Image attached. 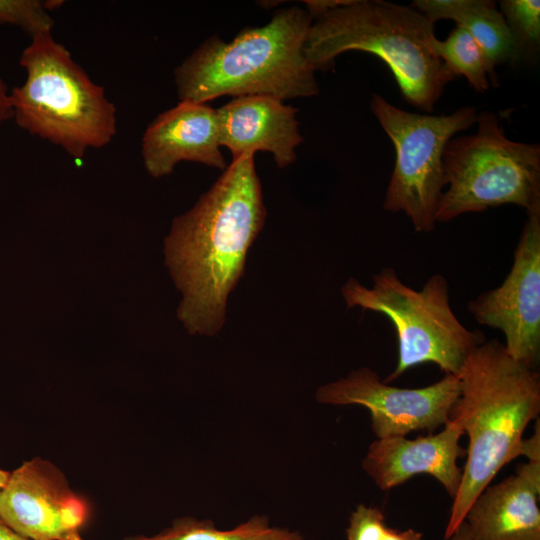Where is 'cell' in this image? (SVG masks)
Returning <instances> with one entry per match:
<instances>
[{
	"instance_id": "obj_20",
	"label": "cell",
	"mask_w": 540,
	"mask_h": 540,
	"mask_svg": "<svg viewBox=\"0 0 540 540\" xmlns=\"http://www.w3.org/2000/svg\"><path fill=\"white\" fill-rule=\"evenodd\" d=\"M0 23L19 26L31 38L51 33L54 21L38 0H0Z\"/></svg>"
},
{
	"instance_id": "obj_29",
	"label": "cell",
	"mask_w": 540,
	"mask_h": 540,
	"mask_svg": "<svg viewBox=\"0 0 540 540\" xmlns=\"http://www.w3.org/2000/svg\"><path fill=\"white\" fill-rule=\"evenodd\" d=\"M62 540H83L79 535V531H74L66 535Z\"/></svg>"
},
{
	"instance_id": "obj_21",
	"label": "cell",
	"mask_w": 540,
	"mask_h": 540,
	"mask_svg": "<svg viewBox=\"0 0 540 540\" xmlns=\"http://www.w3.org/2000/svg\"><path fill=\"white\" fill-rule=\"evenodd\" d=\"M387 527L380 509L359 504L349 517L347 540H382Z\"/></svg>"
},
{
	"instance_id": "obj_14",
	"label": "cell",
	"mask_w": 540,
	"mask_h": 540,
	"mask_svg": "<svg viewBox=\"0 0 540 540\" xmlns=\"http://www.w3.org/2000/svg\"><path fill=\"white\" fill-rule=\"evenodd\" d=\"M221 145L233 159L270 152L278 167L296 160V148L303 142L297 109L267 95L233 97L218 108Z\"/></svg>"
},
{
	"instance_id": "obj_6",
	"label": "cell",
	"mask_w": 540,
	"mask_h": 540,
	"mask_svg": "<svg viewBox=\"0 0 540 540\" xmlns=\"http://www.w3.org/2000/svg\"><path fill=\"white\" fill-rule=\"evenodd\" d=\"M341 295L348 308L383 314L393 324L398 360L387 383L423 363L458 376L470 354L486 340L481 331L468 329L455 315L449 283L442 274L431 275L415 290L393 267H384L372 276L371 287L350 277Z\"/></svg>"
},
{
	"instance_id": "obj_23",
	"label": "cell",
	"mask_w": 540,
	"mask_h": 540,
	"mask_svg": "<svg viewBox=\"0 0 540 540\" xmlns=\"http://www.w3.org/2000/svg\"><path fill=\"white\" fill-rule=\"evenodd\" d=\"M303 2L307 7L306 11L314 19L325 11L346 4L348 0H306Z\"/></svg>"
},
{
	"instance_id": "obj_17",
	"label": "cell",
	"mask_w": 540,
	"mask_h": 540,
	"mask_svg": "<svg viewBox=\"0 0 540 540\" xmlns=\"http://www.w3.org/2000/svg\"><path fill=\"white\" fill-rule=\"evenodd\" d=\"M125 540H304L298 531L271 526L266 516H253L233 529L219 530L211 520L185 517L152 536L135 535Z\"/></svg>"
},
{
	"instance_id": "obj_10",
	"label": "cell",
	"mask_w": 540,
	"mask_h": 540,
	"mask_svg": "<svg viewBox=\"0 0 540 540\" xmlns=\"http://www.w3.org/2000/svg\"><path fill=\"white\" fill-rule=\"evenodd\" d=\"M527 214L503 282L469 301L481 325L504 335L507 354L535 369L540 357V210Z\"/></svg>"
},
{
	"instance_id": "obj_24",
	"label": "cell",
	"mask_w": 540,
	"mask_h": 540,
	"mask_svg": "<svg viewBox=\"0 0 540 540\" xmlns=\"http://www.w3.org/2000/svg\"><path fill=\"white\" fill-rule=\"evenodd\" d=\"M382 540H424L423 534L415 529L397 530L387 527Z\"/></svg>"
},
{
	"instance_id": "obj_12",
	"label": "cell",
	"mask_w": 540,
	"mask_h": 540,
	"mask_svg": "<svg viewBox=\"0 0 540 540\" xmlns=\"http://www.w3.org/2000/svg\"><path fill=\"white\" fill-rule=\"evenodd\" d=\"M463 435L460 425L450 419L441 431L415 439L406 436L375 439L368 447L362 467L383 491L416 475L427 474L453 499L462 478L458 459L466 454L460 445Z\"/></svg>"
},
{
	"instance_id": "obj_22",
	"label": "cell",
	"mask_w": 540,
	"mask_h": 540,
	"mask_svg": "<svg viewBox=\"0 0 540 540\" xmlns=\"http://www.w3.org/2000/svg\"><path fill=\"white\" fill-rule=\"evenodd\" d=\"M520 456H525L528 461L540 462V423L537 419L533 434L528 439H523Z\"/></svg>"
},
{
	"instance_id": "obj_3",
	"label": "cell",
	"mask_w": 540,
	"mask_h": 540,
	"mask_svg": "<svg viewBox=\"0 0 540 540\" xmlns=\"http://www.w3.org/2000/svg\"><path fill=\"white\" fill-rule=\"evenodd\" d=\"M313 19L292 6L263 26L243 28L230 42L211 36L174 71L180 101L267 95L281 101L319 93L305 54Z\"/></svg>"
},
{
	"instance_id": "obj_4",
	"label": "cell",
	"mask_w": 540,
	"mask_h": 540,
	"mask_svg": "<svg viewBox=\"0 0 540 540\" xmlns=\"http://www.w3.org/2000/svg\"><path fill=\"white\" fill-rule=\"evenodd\" d=\"M436 39L434 23L412 6L348 0L313 19L305 54L316 71L348 51L373 54L388 66L404 100L431 113L454 79L434 52Z\"/></svg>"
},
{
	"instance_id": "obj_19",
	"label": "cell",
	"mask_w": 540,
	"mask_h": 540,
	"mask_svg": "<svg viewBox=\"0 0 540 540\" xmlns=\"http://www.w3.org/2000/svg\"><path fill=\"white\" fill-rule=\"evenodd\" d=\"M499 6L520 57L535 52L540 44V1L502 0Z\"/></svg>"
},
{
	"instance_id": "obj_18",
	"label": "cell",
	"mask_w": 540,
	"mask_h": 540,
	"mask_svg": "<svg viewBox=\"0 0 540 540\" xmlns=\"http://www.w3.org/2000/svg\"><path fill=\"white\" fill-rule=\"evenodd\" d=\"M433 48L453 77H465L478 93H484L489 89L490 80L485 56L465 29L456 26L445 40L436 39Z\"/></svg>"
},
{
	"instance_id": "obj_5",
	"label": "cell",
	"mask_w": 540,
	"mask_h": 540,
	"mask_svg": "<svg viewBox=\"0 0 540 540\" xmlns=\"http://www.w3.org/2000/svg\"><path fill=\"white\" fill-rule=\"evenodd\" d=\"M19 63L26 79L10 92L19 127L74 158L112 141L117 132L116 107L52 32L31 38Z\"/></svg>"
},
{
	"instance_id": "obj_8",
	"label": "cell",
	"mask_w": 540,
	"mask_h": 540,
	"mask_svg": "<svg viewBox=\"0 0 540 540\" xmlns=\"http://www.w3.org/2000/svg\"><path fill=\"white\" fill-rule=\"evenodd\" d=\"M371 110L395 149V165L383 209L403 212L416 232L436 227V214L445 189L443 153L450 139L476 122L477 110L465 106L451 114L431 115L402 110L373 94Z\"/></svg>"
},
{
	"instance_id": "obj_16",
	"label": "cell",
	"mask_w": 540,
	"mask_h": 540,
	"mask_svg": "<svg viewBox=\"0 0 540 540\" xmlns=\"http://www.w3.org/2000/svg\"><path fill=\"white\" fill-rule=\"evenodd\" d=\"M411 6L435 24L452 20L465 29L483 51L490 84H498L495 67L521 57L507 23L490 0H415Z\"/></svg>"
},
{
	"instance_id": "obj_25",
	"label": "cell",
	"mask_w": 540,
	"mask_h": 540,
	"mask_svg": "<svg viewBox=\"0 0 540 540\" xmlns=\"http://www.w3.org/2000/svg\"><path fill=\"white\" fill-rule=\"evenodd\" d=\"M10 117H13V109L10 100V92L0 77V126Z\"/></svg>"
},
{
	"instance_id": "obj_7",
	"label": "cell",
	"mask_w": 540,
	"mask_h": 540,
	"mask_svg": "<svg viewBox=\"0 0 540 540\" xmlns=\"http://www.w3.org/2000/svg\"><path fill=\"white\" fill-rule=\"evenodd\" d=\"M475 124V133L453 137L445 147L437 223L506 204L540 210L539 144L509 139L491 111L477 114Z\"/></svg>"
},
{
	"instance_id": "obj_15",
	"label": "cell",
	"mask_w": 540,
	"mask_h": 540,
	"mask_svg": "<svg viewBox=\"0 0 540 540\" xmlns=\"http://www.w3.org/2000/svg\"><path fill=\"white\" fill-rule=\"evenodd\" d=\"M540 462L527 461L514 475L486 486L464 522L473 540H540Z\"/></svg>"
},
{
	"instance_id": "obj_26",
	"label": "cell",
	"mask_w": 540,
	"mask_h": 540,
	"mask_svg": "<svg viewBox=\"0 0 540 540\" xmlns=\"http://www.w3.org/2000/svg\"><path fill=\"white\" fill-rule=\"evenodd\" d=\"M0 540H29L16 531H14L1 517H0Z\"/></svg>"
},
{
	"instance_id": "obj_13",
	"label": "cell",
	"mask_w": 540,
	"mask_h": 540,
	"mask_svg": "<svg viewBox=\"0 0 540 540\" xmlns=\"http://www.w3.org/2000/svg\"><path fill=\"white\" fill-rule=\"evenodd\" d=\"M218 109L206 103L180 101L146 128L141 155L155 178L169 175L181 161L198 162L224 171Z\"/></svg>"
},
{
	"instance_id": "obj_1",
	"label": "cell",
	"mask_w": 540,
	"mask_h": 540,
	"mask_svg": "<svg viewBox=\"0 0 540 540\" xmlns=\"http://www.w3.org/2000/svg\"><path fill=\"white\" fill-rule=\"evenodd\" d=\"M266 214L249 154L233 159L196 204L173 220L165 263L182 294L177 316L190 334L213 336L222 329L228 297Z\"/></svg>"
},
{
	"instance_id": "obj_9",
	"label": "cell",
	"mask_w": 540,
	"mask_h": 540,
	"mask_svg": "<svg viewBox=\"0 0 540 540\" xmlns=\"http://www.w3.org/2000/svg\"><path fill=\"white\" fill-rule=\"evenodd\" d=\"M460 394L459 378L444 374L437 382L420 388H401L382 381L369 367L319 387L316 399L330 405H360L369 410L376 439L429 433L449 420Z\"/></svg>"
},
{
	"instance_id": "obj_28",
	"label": "cell",
	"mask_w": 540,
	"mask_h": 540,
	"mask_svg": "<svg viewBox=\"0 0 540 540\" xmlns=\"http://www.w3.org/2000/svg\"><path fill=\"white\" fill-rule=\"evenodd\" d=\"M9 476H10V472L6 471V470H3V469H0V494L2 492V490L4 489L8 479H9Z\"/></svg>"
},
{
	"instance_id": "obj_2",
	"label": "cell",
	"mask_w": 540,
	"mask_h": 540,
	"mask_svg": "<svg viewBox=\"0 0 540 540\" xmlns=\"http://www.w3.org/2000/svg\"><path fill=\"white\" fill-rule=\"evenodd\" d=\"M457 377L460 394L450 419L467 435L468 446L445 539L497 473L520 456L525 429L540 413L539 373L510 357L497 339L479 345Z\"/></svg>"
},
{
	"instance_id": "obj_11",
	"label": "cell",
	"mask_w": 540,
	"mask_h": 540,
	"mask_svg": "<svg viewBox=\"0 0 540 540\" xmlns=\"http://www.w3.org/2000/svg\"><path fill=\"white\" fill-rule=\"evenodd\" d=\"M0 517L29 540H62L84 525L88 508L52 463L35 457L10 473Z\"/></svg>"
},
{
	"instance_id": "obj_27",
	"label": "cell",
	"mask_w": 540,
	"mask_h": 540,
	"mask_svg": "<svg viewBox=\"0 0 540 540\" xmlns=\"http://www.w3.org/2000/svg\"><path fill=\"white\" fill-rule=\"evenodd\" d=\"M448 540H473L467 525L463 522Z\"/></svg>"
}]
</instances>
